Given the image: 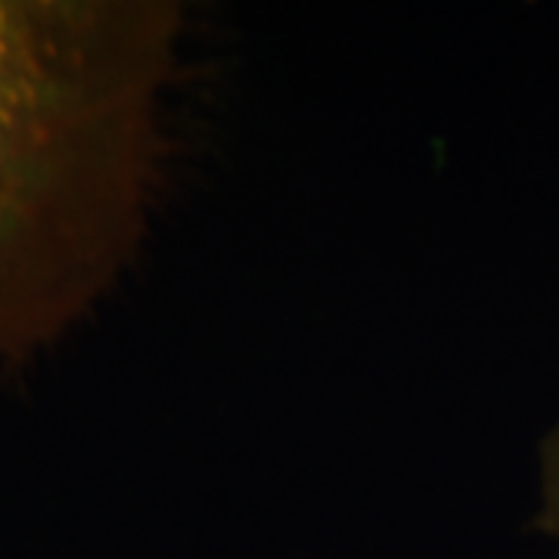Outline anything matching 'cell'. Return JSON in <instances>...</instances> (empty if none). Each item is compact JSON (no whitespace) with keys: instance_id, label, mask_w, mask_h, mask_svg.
<instances>
[{"instance_id":"obj_1","label":"cell","mask_w":559,"mask_h":559,"mask_svg":"<svg viewBox=\"0 0 559 559\" xmlns=\"http://www.w3.org/2000/svg\"><path fill=\"white\" fill-rule=\"evenodd\" d=\"M183 13L0 0V377L69 336L143 246Z\"/></svg>"},{"instance_id":"obj_2","label":"cell","mask_w":559,"mask_h":559,"mask_svg":"<svg viewBox=\"0 0 559 559\" xmlns=\"http://www.w3.org/2000/svg\"><path fill=\"white\" fill-rule=\"evenodd\" d=\"M535 528L559 538V423H554L538 444V510Z\"/></svg>"}]
</instances>
